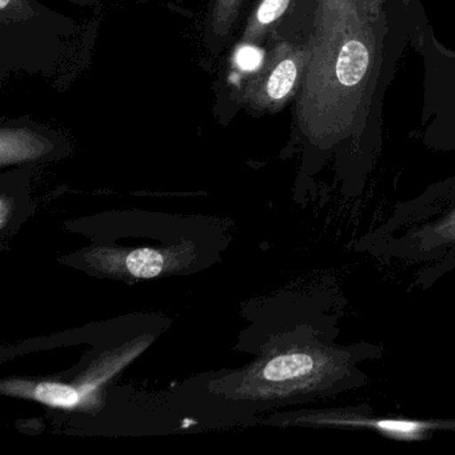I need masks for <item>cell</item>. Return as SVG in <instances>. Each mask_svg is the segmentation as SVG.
<instances>
[{
  "instance_id": "6da1fadb",
  "label": "cell",
  "mask_w": 455,
  "mask_h": 455,
  "mask_svg": "<svg viewBox=\"0 0 455 455\" xmlns=\"http://www.w3.org/2000/svg\"><path fill=\"white\" fill-rule=\"evenodd\" d=\"M412 0H318L310 62L294 100V140L305 162L371 169L380 111L396 60L411 36Z\"/></svg>"
},
{
  "instance_id": "7a4b0ae2",
  "label": "cell",
  "mask_w": 455,
  "mask_h": 455,
  "mask_svg": "<svg viewBox=\"0 0 455 455\" xmlns=\"http://www.w3.org/2000/svg\"><path fill=\"white\" fill-rule=\"evenodd\" d=\"M334 308L314 311L276 343L251 371V395L271 403H303L334 398L363 387L370 377L361 364L380 358L369 342H339Z\"/></svg>"
},
{
  "instance_id": "3957f363",
  "label": "cell",
  "mask_w": 455,
  "mask_h": 455,
  "mask_svg": "<svg viewBox=\"0 0 455 455\" xmlns=\"http://www.w3.org/2000/svg\"><path fill=\"white\" fill-rule=\"evenodd\" d=\"M356 251L412 270V286L426 290L455 270V178L395 204Z\"/></svg>"
},
{
  "instance_id": "277c9868",
  "label": "cell",
  "mask_w": 455,
  "mask_h": 455,
  "mask_svg": "<svg viewBox=\"0 0 455 455\" xmlns=\"http://www.w3.org/2000/svg\"><path fill=\"white\" fill-rule=\"evenodd\" d=\"M282 426L364 431L396 441H426L443 433H455V417L409 418L378 415L369 404L308 409L283 415Z\"/></svg>"
},
{
  "instance_id": "5b68a950",
  "label": "cell",
  "mask_w": 455,
  "mask_h": 455,
  "mask_svg": "<svg viewBox=\"0 0 455 455\" xmlns=\"http://www.w3.org/2000/svg\"><path fill=\"white\" fill-rule=\"evenodd\" d=\"M308 62V39L268 44L263 62L242 90V108L257 118L283 110L297 98Z\"/></svg>"
},
{
  "instance_id": "8992f818",
  "label": "cell",
  "mask_w": 455,
  "mask_h": 455,
  "mask_svg": "<svg viewBox=\"0 0 455 455\" xmlns=\"http://www.w3.org/2000/svg\"><path fill=\"white\" fill-rule=\"evenodd\" d=\"M318 0H258L236 46L262 47L275 41H307Z\"/></svg>"
},
{
  "instance_id": "52a82bcc",
  "label": "cell",
  "mask_w": 455,
  "mask_h": 455,
  "mask_svg": "<svg viewBox=\"0 0 455 455\" xmlns=\"http://www.w3.org/2000/svg\"><path fill=\"white\" fill-rule=\"evenodd\" d=\"M250 0H209L204 20V42L212 57H220L235 41Z\"/></svg>"
},
{
  "instance_id": "ba28073f",
  "label": "cell",
  "mask_w": 455,
  "mask_h": 455,
  "mask_svg": "<svg viewBox=\"0 0 455 455\" xmlns=\"http://www.w3.org/2000/svg\"><path fill=\"white\" fill-rule=\"evenodd\" d=\"M54 150V140L38 130L22 126L0 129V162L4 167L41 161Z\"/></svg>"
},
{
  "instance_id": "9c48e42d",
  "label": "cell",
  "mask_w": 455,
  "mask_h": 455,
  "mask_svg": "<svg viewBox=\"0 0 455 455\" xmlns=\"http://www.w3.org/2000/svg\"><path fill=\"white\" fill-rule=\"evenodd\" d=\"M172 2H174V4H185L186 0H172Z\"/></svg>"
}]
</instances>
